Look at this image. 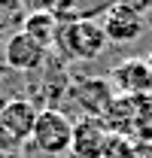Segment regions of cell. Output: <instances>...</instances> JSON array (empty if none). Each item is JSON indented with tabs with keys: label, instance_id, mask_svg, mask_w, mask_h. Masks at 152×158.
<instances>
[{
	"label": "cell",
	"instance_id": "obj_3",
	"mask_svg": "<svg viewBox=\"0 0 152 158\" xmlns=\"http://www.w3.org/2000/svg\"><path fill=\"white\" fill-rule=\"evenodd\" d=\"M70 94L88 118H100V122L107 118V113L119 100L110 76H76L70 82Z\"/></svg>",
	"mask_w": 152,
	"mask_h": 158
},
{
	"label": "cell",
	"instance_id": "obj_13",
	"mask_svg": "<svg viewBox=\"0 0 152 158\" xmlns=\"http://www.w3.org/2000/svg\"><path fill=\"white\" fill-rule=\"evenodd\" d=\"M143 158H152V146H149V149H146V155H143Z\"/></svg>",
	"mask_w": 152,
	"mask_h": 158
},
{
	"label": "cell",
	"instance_id": "obj_6",
	"mask_svg": "<svg viewBox=\"0 0 152 158\" xmlns=\"http://www.w3.org/2000/svg\"><path fill=\"white\" fill-rule=\"evenodd\" d=\"M46 55H49V49H43L40 43H34L21 31L12 34L6 40V46H3V64L9 70H15V73H34V70H40L46 64Z\"/></svg>",
	"mask_w": 152,
	"mask_h": 158
},
{
	"label": "cell",
	"instance_id": "obj_7",
	"mask_svg": "<svg viewBox=\"0 0 152 158\" xmlns=\"http://www.w3.org/2000/svg\"><path fill=\"white\" fill-rule=\"evenodd\" d=\"M107 137H110V128H107L100 118L82 116L73 125V140H70L67 158H103Z\"/></svg>",
	"mask_w": 152,
	"mask_h": 158
},
{
	"label": "cell",
	"instance_id": "obj_12",
	"mask_svg": "<svg viewBox=\"0 0 152 158\" xmlns=\"http://www.w3.org/2000/svg\"><path fill=\"white\" fill-rule=\"evenodd\" d=\"M146 64H149V70H152V52H149V55H146Z\"/></svg>",
	"mask_w": 152,
	"mask_h": 158
},
{
	"label": "cell",
	"instance_id": "obj_9",
	"mask_svg": "<svg viewBox=\"0 0 152 158\" xmlns=\"http://www.w3.org/2000/svg\"><path fill=\"white\" fill-rule=\"evenodd\" d=\"M58 31H61V24H58V19L49 9H34V12H27L24 21H21V34H27L43 49H52L58 43Z\"/></svg>",
	"mask_w": 152,
	"mask_h": 158
},
{
	"label": "cell",
	"instance_id": "obj_2",
	"mask_svg": "<svg viewBox=\"0 0 152 158\" xmlns=\"http://www.w3.org/2000/svg\"><path fill=\"white\" fill-rule=\"evenodd\" d=\"M73 125L67 113H61L55 106H46V110H40L37 116V125H34V146H37L40 152H46V155H67L70 152V140H73Z\"/></svg>",
	"mask_w": 152,
	"mask_h": 158
},
{
	"label": "cell",
	"instance_id": "obj_8",
	"mask_svg": "<svg viewBox=\"0 0 152 158\" xmlns=\"http://www.w3.org/2000/svg\"><path fill=\"white\" fill-rule=\"evenodd\" d=\"M37 116H40V110L31 100H24V98H12V100H3V103H0V125L19 140V143L34 137Z\"/></svg>",
	"mask_w": 152,
	"mask_h": 158
},
{
	"label": "cell",
	"instance_id": "obj_10",
	"mask_svg": "<svg viewBox=\"0 0 152 158\" xmlns=\"http://www.w3.org/2000/svg\"><path fill=\"white\" fill-rule=\"evenodd\" d=\"M146 149L149 146L125 137V134H110L107 137V146H103V158H143Z\"/></svg>",
	"mask_w": 152,
	"mask_h": 158
},
{
	"label": "cell",
	"instance_id": "obj_4",
	"mask_svg": "<svg viewBox=\"0 0 152 158\" xmlns=\"http://www.w3.org/2000/svg\"><path fill=\"white\" fill-rule=\"evenodd\" d=\"M103 34L116 46H128L143 34V3H110L100 21Z\"/></svg>",
	"mask_w": 152,
	"mask_h": 158
},
{
	"label": "cell",
	"instance_id": "obj_11",
	"mask_svg": "<svg viewBox=\"0 0 152 158\" xmlns=\"http://www.w3.org/2000/svg\"><path fill=\"white\" fill-rule=\"evenodd\" d=\"M19 149H21V143L0 125V155H3V152H19Z\"/></svg>",
	"mask_w": 152,
	"mask_h": 158
},
{
	"label": "cell",
	"instance_id": "obj_1",
	"mask_svg": "<svg viewBox=\"0 0 152 158\" xmlns=\"http://www.w3.org/2000/svg\"><path fill=\"white\" fill-rule=\"evenodd\" d=\"M55 46L67 61H95L107 52L110 40L97 21H73V24H61Z\"/></svg>",
	"mask_w": 152,
	"mask_h": 158
},
{
	"label": "cell",
	"instance_id": "obj_5",
	"mask_svg": "<svg viewBox=\"0 0 152 158\" xmlns=\"http://www.w3.org/2000/svg\"><path fill=\"white\" fill-rule=\"evenodd\" d=\"M110 82L119 98H152V70L146 58L119 61L110 70Z\"/></svg>",
	"mask_w": 152,
	"mask_h": 158
},
{
	"label": "cell",
	"instance_id": "obj_14",
	"mask_svg": "<svg viewBox=\"0 0 152 158\" xmlns=\"http://www.w3.org/2000/svg\"><path fill=\"white\" fill-rule=\"evenodd\" d=\"M0 158H3V155H0Z\"/></svg>",
	"mask_w": 152,
	"mask_h": 158
}]
</instances>
